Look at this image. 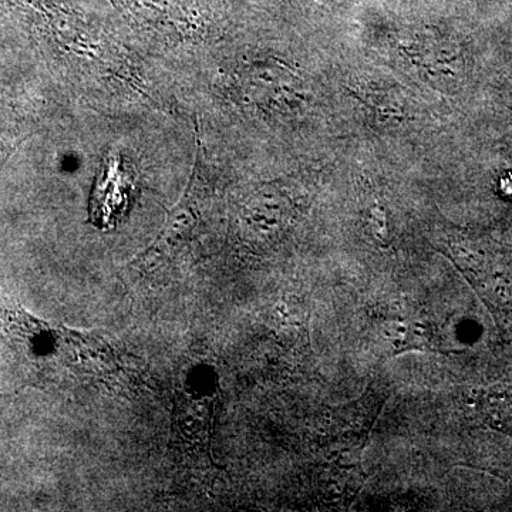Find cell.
<instances>
[{"label": "cell", "mask_w": 512, "mask_h": 512, "mask_svg": "<svg viewBox=\"0 0 512 512\" xmlns=\"http://www.w3.org/2000/svg\"><path fill=\"white\" fill-rule=\"evenodd\" d=\"M5 396H6V394H3V396H0V397H5Z\"/></svg>", "instance_id": "3957f363"}, {"label": "cell", "mask_w": 512, "mask_h": 512, "mask_svg": "<svg viewBox=\"0 0 512 512\" xmlns=\"http://www.w3.org/2000/svg\"><path fill=\"white\" fill-rule=\"evenodd\" d=\"M0 318L13 349L30 367L43 369L59 360L90 376L106 377L121 370L116 352L97 336L53 325L22 308L6 309Z\"/></svg>", "instance_id": "6da1fadb"}, {"label": "cell", "mask_w": 512, "mask_h": 512, "mask_svg": "<svg viewBox=\"0 0 512 512\" xmlns=\"http://www.w3.org/2000/svg\"><path fill=\"white\" fill-rule=\"evenodd\" d=\"M109 168L100 175V183L94 191L92 202L93 220H100L101 225L110 224L111 218L116 217L126 207V191L120 187L126 183V177L120 175L116 161L111 160Z\"/></svg>", "instance_id": "7a4b0ae2"}]
</instances>
